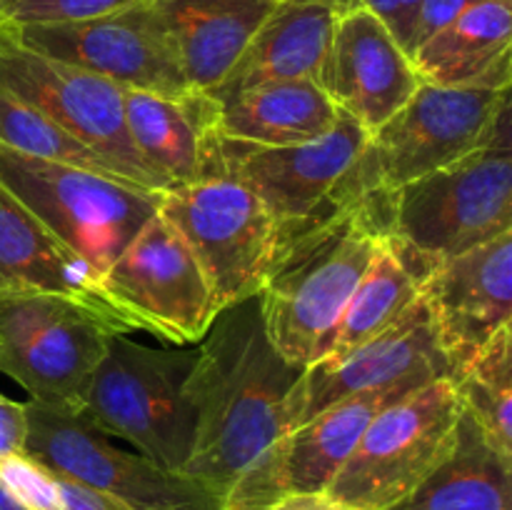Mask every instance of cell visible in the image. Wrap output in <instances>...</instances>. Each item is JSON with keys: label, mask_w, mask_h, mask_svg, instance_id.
Listing matches in <instances>:
<instances>
[{"label": "cell", "mask_w": 512, "mask_h": 510, "mask_svg": "<svg viewBox=\"0 0 512 510\" xmlns=\"http://www.w3.org/2000/svg\"><path fill=\"white\" fill-rule=\"evenodd\" d=\"M195 350L185 383L195 440L183 473L225 498L240 473L285 433V403L305 368L270 343L258 295L218 310Z\"/></svg>", "instance_id": "obj_1"}, {"label": "cell", "mask_w": 512, "mask_h": 510, "mask_svg": "<svg viewBox=\"0 0 512 510\" xmlns=\"http://www.w3.org/2000/svg\"><path fill=\"white\" fill-rule=\"evenodd\" d=\"M385 233L388 195H363L278 235L258 298L270 343L288 363L308 368L328 355Z\"/></svg>", "instance_id": "obj_2"}, {"label": "cell", "mask_w": 512, "mask_h": 510, "mask_svg": "<svg viewBox=\"0 0 512 510\" xmlns=\"http://www.w3.org/2000/svg\"><path fill=\"white\" fill-rule=\"evenodd\" d=\"M195 358V348H148L113 333L78 415L160 468L183 470L195 440V410L185 395Z\"/></svg>", "instance_id": "obj_3"}, {"label": "cell", "mask_w": 512, "mask_h": 510, "mask_svg": "<svg viewBox=\"0 0 512 510\" xmlns=\"http://www.w3.org/2000/svg\"><path fill=\"white\" fill-rule=\"evenodd\" d=\"M490 140H510V90L420 83L398 113L368 133L348 180L360 195H390Z\"/></svg>", "instance_id": "obj_4"}, {"label": "cell", "mask_w": 512, "mask_h": 510, "mask_svg": "<svg viewBox=\"0 0 512 510\" xmlns=\"http://www.w3.org/2000/svg\"><path fill=\"white\" fill-rule=\"evenodd\" d=\"M0 185L45 228L103 273L158 213L160 190L78 165L33 158L0 143Z\"/></svg>", "instance_id": "obj_5"}, {"label": "cell", "mask_w": 512, "mask_h": 510, "mask_svg": "<svg viewBox=\"0 0 512 510\" xmlns=\"http://www.w3.org/2000/svg\"><path fill=\"white\" fill-rule=\"evenodd\" d=\"M508 230H512L510 140H490L388 195V233L433 263Z\"/></svg>", "instance_id": "obj_6"}, {"label": "cell", "mask_w": 512, "mask_h": 510, "mask_svg": "<svg viewBox=\"0 0 512 510\" xmlns=\"http://www.w3.org/2000/svg\"><path fill=\"white\" fill-rule=\"evenodd\" d=\"M463 403L450 378L380 410L325 493L353 510H388L408 498L455 448Z\"/></svg>", "instance_id": "obj_7"}, {"label": "cell", "mask_w": 512, "mask_h": 510, "mask_svg": "<svg viewBox=\"0 0 512 510\" xmlns=\"http://www.w3.org/2000/svg\"><path fill=\"white\" fill-rule=\"evenodd\" d=\"M113 333L123 330L63 295L0 293V373L35 403L78 413Z\"/></svg>", "instance_id": "obj_8"}, {"label": "cell", "mask_w": 512, "mask_h": 510, "mask_svg": "<svg viewBox=\"0 0 512 510\" xmlns=\"http://www.w3.org/2000/svg\"><path fill=\"white\" fill-rule=\"evenodd\" d=\"M25 453L48 468L80 480L125 510H225V498L183 470L160 468L140 453L118 448L113 438L78 413L25 403Z\"/></svg>", "instance_id": "obj_9"}, {"label": "cell", "mask_w": 512, "mask_h": 510, "mask_svg": "<svg viewBox=\"0 0 512 510\" xmlns=\"http://www.w3.org/2000/svg\"><path fill=\"white\" fill-rule=\"evenodd\" d=\"M158 215L198 258L218 310L253 298L278 245V223L258 195L230 178L160 190Z\"/></svg>", "instance_id": "obj_10"}, {"label": "cell", "mask_w": 512, "mask_h": 510, "mask_svg": "<svg viewBox=\"0 0 512 510\" xmlns=\"http://www.w3.org/2000/svg\"><path fill=\"white\" fill-rule=\"evenodd\" d=\"M368 130L340 113L325 138L300 145H258L213 138V178H230L260 198L278 223V235L308 223L323 210L363 198L348 173L360 158Z\"/></svg>", "instance_id": "obj_11"}, {"label": "cell", "mask_w": 512, "mask_h": 510, "mask_svg": "<svg viewBox=\"0 0 512 510\" xmlns=\"http://www.w3.org/2000/svg\"><path fill=\"white\" fill-rule=\"evenodd\" d=\"M105 300L133 330L195 345L218 315L213 288L190 245L158 213L100 273Z\"/></svg>", "instance_id": "obj_12"}, {"label": "cell", "mask_w": 512, "mask_h": 510, "mask_svg": "<svg viewBox=\"0 0 512 510\" xmlns=\"http://www.w3.org/2000/svg\"><path fill=\"white\" fill-rule=\"evenodd\" d=\"M0 90L33 105L133 183L148 190H168L158 175L145 168L130 143L123 90L100 75L28 48L8 23L0 25Z\"/></svg>", "instance_id": "obj_13"}, {"label": "cell", "mask_w": 512, "mask_h": 510, "mask_svg": "<svg viewBox=\"0 0 512 510\" xmlns=\"http://www.w3.org/2000/svg\"><path fill=\"white\" fill-rule=\"evenodd\" d=\"M428 383L393 385L338 400L270 443L225 493V510H268L285 495L325 493L370 420Z\"/></svg>", "instance_id": "obj_14"}, {"label": "cell", "mask_w": 512, "mask_h": 510, "mask_svg": "<svg viewBox=\"0 0 512 510\" xmlns=\"http://www.w3.org/2000/svg\"><path fill=\"white\" fill-rule=\"evenodd\" d=\"M13 28L28 48L100 75L120 90H145L160 95L190 90L173 43L150 0L80 23Z\"/></svg>", "instance_id": "obj_15"}, {"label": "cell", "mask_w": 512, "mask_h": 510, "mask_svg": "<svg viewBox=\"0 0 512 510\" xmlns=\"http://www.w3.org/2000/svg\"><path fill=\"white\" fill-rule=\"evenodd\" d=\"M438 378L453 380V368L440 348L433 315L425 300L418 298L388 330L350 350L345 358L333 363L320 360L300 373L285 403V433L355 393Z\"/></svg>", "instance_id": "obj_16"}, {"label": "cell", "mask_w": 512, "mask_h": 510, "mask_svg": "<svg viewBox=\"0 0 512 510\" xmlns=\"http://www.w3.org/2000/svg\"><path fill=\"white\" fill-rule=\"evenodd\" d=\"M420 298L433 315L453 380L512 318V230L433 265Z\"/></svg>", "instance_id": "obj_17"}, {"label": "cell", "mask_w": 512, "mask_h": 510, "mask_svg": "<svg viewBox=\"0 0 512 510\" xmlns=\"http://www.w3.org/2000/svg\"><path fill=\"white\" fill-rule=\"evenodd\" d=\"M315 83L340 113L373 133L423 80L383 20L365 8H350L335 25Z\"/></svg>", "instance_id": "obj_18"}, {"label": "cell", "mask_w": 512, "mask_h": 510, "mask_svg": "<svg viewBox=\"0 0 512 510\" xmlns=\"http://www.w3.org/2000/svg\"><path fill=\"white\" fill-rule=\"evenodd\" d=\"M123 115L130 143L165 188L213 178V138L218 100L203 90L178 95L123 90Z\"/></svg>", "instance_id": "obj_19"}, {"label": "cell", "mask_w": 512, "mask_h": 510, "mask_svg": "<svg viewBox=\"0 0 512 510\" xmlns=\"http://www.w3.org/2000/svg\"><path fill=\"white\" fill-rule=\"evenodd\" d=\"M0 293H50L95 310L123 333L130 325L105 300L100 273L50 233L0 185Z\"/></svg>", "instance_id": "obj_20"}, {"label": "cell", "mask_w": 512, "mask_h": 510, "mask_svg": "<svg viewBox=\"0 0 512 510\" xmlns=\"http://www.w3.org/2000/svg\"><path fill=\"white\" fill-rule=\"evenodd\" d=\"M350 8L353 0H273L238 63L210 95L225 100L258 85L315 80L335 25Z\"/></svg>", "instance_id": "obj_21"}, {"label": "cell", "mask_w": 512, "mask_h": 510, "mask_svg": "<svg viewBox=\"0 0 512 510\" xmlns=\"http://www.w3.org/2000/svg\"><path fill=\"white\" fill-rule=\"evenodd\" d=\"M193 90L213 93L230 73L273 0H150Z\"/></svg>", "instance_id": "obj_22"}, {"label": "cell", "mask_w": 512, "mask_h": 510, "mask_svg": "<svg viewBox=\"0 0 512 510\" xmlns=\"http://www.w3.org/2000/svg\"><path fill=\"white\" fill-rule=\"evenodd\" d=\"M410 58L423 83L510 90L512 0H480L420 43Z\"/></svg>", "instance_id": "obj_23"}, {"label": "cell", "mask_w": 512, "mask_h": 510, "mask_svg": "<svg viewBox=\"0 0 512 510\" xmlns=\"http://www.w3.org/2000/svg\"><path fill=\"white\" fill-rule=\"evenodd\" d=\"M218 133L258 145H300L325 138L340 110L315 80L258 85L218 100Z\"/></svg>", "instance_id": "obj_24"}, {"label": "cell", "mask_w": 512, "mask_h": 510, "mask_svg": "<svg viewBox=\"0 0 512 510\" xmlns=\"http://www.w3.org/2000/svg\"><path fill=\"white\" fill-rule=\"evenodd\" d=\"M433 265V260L395 235L385 233L373 263L368 265L340 315L333 345L323 358L325 363L345 358L350 350L388 330L420 298L423 280L428 278Z\"/></svg>", "instance_id": "obj_25"}, {"label": "cell", "mask_w": 512, "mask_h": 510, "mask_svg": "<svg viewBox=\"0 0 512 510\" xmlns=\"http://www.w3.org/2000/svg\"><path fill=\"white\" fill-rule=\"evenodd\" d=\"M512 460L485 440L468 410L455 448L413 493L388 510H510Z\"/></svg>", "instance_id": "obj_26"}, {"label": "cell", "mask_w": 512, "mask_h": 510, "mask_svg": "<svg viewBox=\"0 0 512 510\" xmlns=\"http://www.w3.org/2000/svg\"><path fill=\"white\" fill-rule=\"evenodd\" d=\"M463 410L483 430L485 440L512 460V328L503 325L465 368L455 375Z\"/></svg>", "instance_id": "obj_27"}, {"label": "cell", "mask_w": 512, "mask_h": 510, "mask_svg": "<svg viewBox=\"0 0 512 510\" xmlns=\"http://www.w3.org/2000/svg\"><path fill=\"white\" fill-rule=\"evenodd\" d=\"M0 143L8 145L10 150H18L33 158L53 160V163L78 165V168L95 170V173L110 175V178L128 180L113 163L98 155L95 150L85 148L80 140L65 133L63 128L45 118L33 105L23 103L15 95L0 90ZM138 185V183H135ZM143 188V185H140Z\"/></svg>", "instance_id": "obj_28"}, {"label": "cell", "mask_w": 512, "mask_h": 510, "mask_svg": "<svg viewBox=\"0 0 512 510\" xmlns=\"http://www.w3.org/2000/svg\"><path fill=\"white\" fill-rule=\"evenodd\" d=\"M148 0H0L3 23L10 25H55L80 23L135 8Z\"/></svg>", "instance_id": "obj_29"}, {"label": "cell", "mask_w": 512, "mask_h": 510, "mask_svg": "<svg viewBox=\"0 0 512 510\" xmlns=\"http://www.w3.org/2000/svg\"><path fill=\"white\" fill-rule=\"evenodd\" d=\"M355 8H365L383 20L385 28L393 33V38L403 45L408 55H413V35L418 23L420 0H353Z\"/></svg>", "instance_id": "obj_30"}, {"label": "cell", "mask_w": 512, "mask_h": 510, "mask_svg": "<svg viewBox=\"0 0 512 510\" xmlns=\"http://www.w3.org/2000/svg\"><path fill=\"white\" fill-rule=\"evenodd\" d=\"M475 3H480V0H420L418 23H415L413 35V53L420 43L433 38L438 30H443L445 25L453 23L458 15H463L465 10L473 8Z\"/></svg>", "instance_id": "obj_31"}, {"label": "cell", "mask_w": 512, "mask_h": 510, "mask_svg": "<svg viewBox=\"0 0 512 510\" xmlns=\"http://www.w3.org/2000/svg\"><path fill=\"white\" fill-rule=\"evenodd\" d=\"M25 438H28L25 403H15L0 395V460L25 453Z\"/></svg>", "instance_id": "obj_32"}, {"label": "cell", "mask_w": 512, "mask_h": 510, "mask_svg": "<svg viewBox=\"0 0 512 510\" xmlns=\"http://www.w3.org/2000/svg\"><path fill=\"white\" fill-rule=\"evenodd\" d=\"M55 510H125L108 495L80 480L58 473V508Z\"/></svg>", "instance_id": "obj_33"}, {"label": "cell", "mask_w": 512, "mask_h": 510, "mask_svg": "<svg viewBox=\"0 0 512 510\" xmlns=\"http://www.w3.org/2000/svg\"><path fill=\"white\" fill-rule=\"evenodd\" d=\"M268 510H353V508L338 503V500L330 498L328 493H295V495H285L283 500H278V503Z\"/></svg>", "instance_id": "obj_34"}, {"label": "cell", "mask_w": 512, "mask_h": 510, "mask_svg": "<svg viewBox=\"0 0 512 510\" xmlns=\"http://www.w3.org/2000/svg\"><path fill=\"white\" fill-rule=\"evenodd\" d=\"M0 510H25L15 503V498L8 493V490H5L3 483H0Z\"/></svg>", "instance_id": "obj_35"}, {"label": "cell", "mask_w": 512, "mask_h": 510, "mask_svg": "<svg viewBox=\"0 0 512 510\" xmlns=\"http://www.w3.org/2000/svg\"><path fill=\"white\" fill-rule=\"evenodd\" d=\"M0 25H3V15H0Z\"/></svg>", "instance_id": "obj_36"}]
</instances>
